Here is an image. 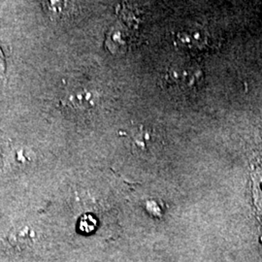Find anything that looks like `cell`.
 Returning <instances> with one entry per match:
<instances>
[{"mask_svg":"<svg viewBox=\"0 0 262 262\" xmlns=\"http://www.w3.org/2000/svg\"><path fill=\"white\" fill-rule=\"evenodd\" d=\"M6 72V61L4 55L0 49V79H2Z\"/></svg>","mask_w":262,"mask_h":262,"instance_id":"obj_7","label":"cell"},{"mask_svg":"<svg viewBox=\"0 0 262 262\" xmlns=\"http://www.w3.org/2000/svg\"><path fill=\"white\" fill-rule=\"evenodd\" d=\"M151 133L145 126L140 125L130 133L131 145L133 150L137 152H147L151 147Z\"/></svg>","mask_w":262,"mask_h":262,"instance_id":"obj_6","label":"cell"},{"mask_svg":"<svg viewBox=\"0 0 262 262\" xmlns=\"http://www.w3.org/2000/svg\"><path fill=\"white\" fill-rule=\"evenodd\" d=\"M252 179H253V202L255 207V214L261 225L262 243V157L253 162Z\"/></svg>","mask_w":262,"mask_h":262,"instance_id":"obj_5","label":"cell"},{"mask_svg":"<svg viewBox=\"0 0 262 262\" xmlns=\"http://www.w3.org/2000/svg\"><path fill=\"white\" fill-rule=\"evenodd\" d=\"M98 94L90 90L72 92L66 99V107L75 113H88L97 107Z\"/></svg>","mask_w":262,"mask_h":262,"instance_id":"obj_3","label":"cell"},{"mask_svg":"<svg viewBox=\"0 0 262 262\" xmlns=\"http://www.w3.org/2000/svg\"><path fill=\"white\" fill-rule=\"evenodd\" d=\"M2 152L5 165L13 168H25L35 159L33 150L23 144L8 145Z\"/></svg>","mask_w":262,"mask_h":262,"instance_id":"obj_2","label":"cell"},{"mask_svg":"<svg viewBox=\"0 0 262 262\" xmlns=\"http://www.w3.org/2000/svg\"><path fill=\"white\" fill-rule=\"evenodd\" d=\"M169 84L181 92H191L202 82L203 72L197 64H185L172 67L166 75Z\"/></svg>","mask_w":262,"mask_h":262,"instance_id":"obj_1","label":"cell"},{"mask_svg":"<svg viewBox=\"0 0 262 262\" xmlns=\"http://www.w3.org/2000/svg\"><path fill=\"white\" fill-rule=\"evenodd\" d=\"M182 42L184 45L192 50H209L213 47L215 40L212 37V34L208 29L199 28L196 30H192L191 32H186L182 36Z\"/></svg>","mask_w":262,"mask_h":262,"instance_id":"obj_4","label":"cell"}]
</instances>
